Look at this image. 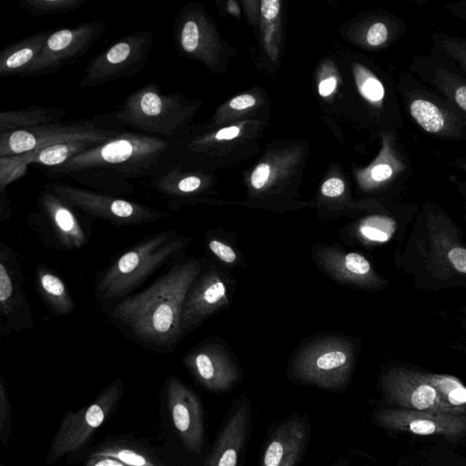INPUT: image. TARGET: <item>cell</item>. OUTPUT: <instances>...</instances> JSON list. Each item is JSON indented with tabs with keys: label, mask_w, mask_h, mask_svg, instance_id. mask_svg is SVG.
Masks as SVG:
<instances>
[{
	"label": "cell",
	"mask_w": 466,
	"mask_h": 466,
	"mask_svg": "<svg viewBox=\"0 0 466 466\" xmlns=\"http://www.w3.org/2000/svg\"><path fill=\"white\" fill-rule=\"evenodd\" d=\"M201 271L194 258L174 265L147 289L122 299L111 311V321L150 350H172L184 333V301Z\"/></svg>",
	"instance_id": "obj_1"
},
{
	"label": "cell",
	"mask_w": 466,
	"mask_h": 466,
	"mask_svg": "<svg viewBox=\"0 0 466 466\" xmlns=\"http://www.w3.org/2000/svg\"><path fill=\"white\" fill-rule=\"evenodd\" d=\"M175 164L173 138L126 130L65 164L47 170L53 176L66 177L75 171L96 168L132 180L153 178L164 174Z\"/></svg>",
	"instance_id": "obj_2"
},
{
	"label": "cell",
	"mask_w": 466,
	"mask_h": 466,
	"mask_svg": "<svg viewBox=\"0 0 466 466\" xmlns=\"http://www.w3.org/2000/svg\"><path fill=\"white\" fill-rule=\"evenodd\" d=\"M176 230H166L147 238L120 255L104 272L96 286L101 302L127 297L159 267L188 244Z\"/></svg>",
	"instance_id": "obj_3"
},
{
	"label": "cell",
	"mask_w": 466,
	"mask_h": 466,
	"mask_svg": "<svg viewBox=\"0 0 466 466\" xmlns=\"http://www.w3.org/2000/svg\"><path fill=\"white\" fill-rule=\"evenodd\" d=\"M127 127L116 111L66 122L18 129L0 134V157L25 154L43 147L76 140L105 143L123 132Z\"/></svg>",
	"instance_id": "obj_4"
},
{
	"label": "cell",
	"mask_w": 466,
	"mask_h": 466,
	"mask_svg": "<svg viewBox=\"0 0 466 466\" xmlns=\"http://www.w3.org/2000/svg\"><path fill=\"white\" fill-rule=\"evenodd\" d=\"M404 112L422 132L444 141L466 143V115L410 72L396 85Z\"/></svg>",
	"instance_id": "obj_5"
},
{
	"label": "cell",
	"mask_w": 466,
	"mask_h": 466,
	"mask_svg": "<svg viewBox=\"0 0 466 466\" xmlns=\"http://www.w3.org/2000/svg\"><path fill=\"white\" fill-rule=\"evenodd\" d=\"M191 109L181 94H165L157 83L149 82L130 93L116 111L123 125L138 133L174 138L182 135Z\"/></svg>",
	"instance_id": "obj_6"
},
{
	"label": "cell",
	"mask_w": 466,
	"mask_h": 466,
	"mask_svg": "<svg viewBox=\"0 0 466 466\" xmlns=\"http://www.w3.org/2000/svg\"><path fill=\"white\" fill-rule=\"evenodd\" d=\"M352 368V345L347 339L330 337L301 350L292 361L291 373L301 383L338 391L349 385Z\"/></svg>",
	"instance_id": "obj_7"
},
{
	"label": "cell",
	"mask_w": 466,
	"mask_h": 466,
	"mask_svg": "<svg viewBox=\"0 0 466 466\" xmlns=\"http://www.w3.org/2000/svg\"><path fill=\"white\" fill-rule=\"evenodd\" d=\"M47 189L76 209L117 226L143 225L167 217V214L142 203L66 183H49Z\"/></svg>",
	"instance_id": "obj_8"
},
{
	"label": "cell",
	"mask_w": 466,
	"mask_h": 466,
	"mask_svg": "<svg viewBox=\"0 0 466 466\" xmlns=\"http://www.w3.org/2000/svg\"><path fill=\"white\" fill-rule=\"evenodd\" d=\"M124 390L122 380L108 384L88 406L68 411L61 420L46 457L50 465L62 456L82 449L118 403Z\"/></svg>",
	"instance_id": "obj_9"
},
{
	"label": "cell",
	"mask_w": 466,
	"mask_h": 466,
	"mask_svg": "<svg viewBox=\"0 0 466 466\" xmlns=\"http://www.w3.org/2000/svg\"><path fill=\"white\" fill-rule=\"evenodd\" d=\"M153 39L147 30L119 37L89 61L79 86H96L138 74L148 60Z\"/></svg>",
	"instance_id": "obj_10"
},
{
	"label": "cell",
	"mask_w": 466,
	"mask_h": 466,
	"mask_svg": "<svg viewBox=\"0 0 466 466\" xmlns=\"http://www.w3.org/2000/svg\"><path fill=\"white\" fill-rule=\"evenodd\" d=\"M105 32V25L97 20L52 31L24 76L38 77L58 71L87 54Z\"/></svg>",
	"instance_id": "obj_11"
},
{
	"label": "cell",
	"mask_w": 466,
	"mask_h": 466,
	"mask_svg": "<svg viewBox=\"0 0 466 466\" xmlns=\"http://www.w3.org/2000/svg\"><path fill=\"white\" fill-rule=\"evenodd\" d=\"M307 415L294 413L274 423L268 431L258 466H299L310 440Z\"/></svg>",
	"instance_id": "obj_12"
},
{
	"label": "cell",
	"mask_w": 466,
	"mask_h": 466,
	"mask_svg": "<svg viewBox=\"0 0 466 466\" xmlns=\"http://www.w3.org/2000/svg\"><path fill=\"white\" fill-rule=\"evenodd\" d=\"M252 420L249 400L246 397L235 400L206 458L205 466H244Z\"/></svg>",
	"instance_id": "obj_13"
},
{
	"label": "cell",
	"mask_w": 466,
	"mask_h": 466,
	"mask_svg": "<svg viewBox=\"0 0 466 466\" xmlns=\"http://www.w3.org/2000/svg\"><path fill=\"white\" fill-rule=\"evenodd\" d=\"M166 396L173 425L182 444L191 453L200 455L205 444V421L198 396L174 376L167 380Z\"/></svg>",
	"instance_id": "obj_14"
},
{
	"label": "cell",
	"mask_w": 466,
	"mask_h": 466,
	"mask_svg": "<svg viewBox=\"0 0 466 466\" xmlns=\"http://www.w3.org/2000/svg\"><path fill=\"white\" fill-rule=\"evenodd\" d=\"M374 420L378 425L388 430L424 436L440 435L450 441H456L466 432V415L396 408L377 411Z\"/></svg>",
	"instance_id": "obj_15"
},
{
	"label": "cell",
	"mask_w": 466,
	"mask_h": 466,
	"mask_svg": "<svg viewBox=\"0 0 466 466\" xmlns=\"http://www.w3.org/2000/svg\"><path fill=\"white\" fill-rule=\"evenodd\" d=\"M0 313L15 331L33 327V315L24 289V276L15 252L0 244Z\"/></svg>",
	"instance_id": "obj_16"
},
{
	"label": "cell",
	"mask_w": 466,
	"mask_h": 466,
	"mask_svg": "<svg viewBox=\"0 0 466 466\" xmlns=\"http://www.w3.org/2000/svg\"><path fill=\"white\" fill-rule=\"evenodd\" d=\"M383 393L389 403L399 408L444 413L466 415V409L447 403L439 391L417 375L403 372L390 373L382 383Z\"/></svg>",
	"instance_id": "obj_17"
},
{
	"label": "cell",
	"mask_w": 466,
	"mask_h": 466,
	"mask_svg": "<svg viewBox=\"0 0 466 466\" xmlns=\"http://www.w3.org/2000/svg\"><path fill=\"white\" fill-rule=\"evenodd\" d=\"M184 364L206 390L225 392L238 384L239 370L227 351L218 345H206L188 352Z\"/></svg>",
	"instance_id": "obj_18"
},
{
	"label": "cell",
	"mask_w": 466,
	"mask_h": 466,
	"mask_svg": "<svg viewBox=\"0 0 466 466\" xmlns=\"http://www.w3.org/2000/svg\"><path fill=\"white\" fill-rule=\"evenodd\" d=\"M409 72L466 115V76L451 61L431 50L413 57Z\"/></svg>",
	"instance_id": "obj_19"
},
{
	"label": "cell",
	"mask_w": 466,
	"mask_h": 466,
	"mask_svg": "<svg viewBox=\"0 0 466 466\" xmlns=\"http://www.w3.org/2000/svg\"><path fill=\"white\" fill-rule=\"evenodd\" d=\"M228 304L226 284L217 270L197 278L184 301L181 314L183 332L198 326L218 309Z\"/></svg>",
	"instance_id": "obj_20"
},
{
	"label": "cell",
	"mask_w": 466,
	"mask_h": 466,
	"mask_svg": "<svg viewBox=\"0 0 466 466\" xmlns=\"http://www.w3.org/2000/svg\"><path fill=\"white\" fill-rule=\"evenodd\" d=\"M39 203L62 247L76 249L86 244V235L73 207L47 189L40 194Z\"/></svg>",
	"instance_id": "obj_21"
},
{
	"label": "cell",
	"mask_w": 466,
	"mask_h": 466,
	"mask_svg": "<svg viewBox=\"0 0 466 466\" xmlns=\"http://www.w3.org/2000/svg\"><path fill=\"white\" fill-rule=\"evenodd\" d=\"M316 257L323 268L334 279L346 283L362 284L371 273L370 262L356 252L335 248L318 250Z\"/></svg>",
	"instance_id": "obj_22"
},
{
	"label": "cell",
	"mask_w": 466,
	"mask_h": 466,
	"mask_svg": "<svg viewBox=\"0 0 466 466\" xmlns=\"http://www.w3.org/2000/svg\"><path fill=\"white\" fill-rule=\"evenodd\" d=\"M52 31H43L6 46L0 51V77L24 76Z\"/></svg>",
	"instance_id": "obj_23"
},
{
	"label": "cell",
	"mask_w": 466,
	"mask_h": 466,
	"mask_svg": "<svg viewBox=\"0 0 466 466\" xmlns=\"http://www.w3.org/2000/svg\"><path fill=\"white\" fill-rule=\"evenodd\" d=\"M69 111L62 107L30 106L0 113V134L60 122Z\"/></svg>",
	"instance_id": "obj_24"
},
{
	"label": "cell",
	"mask_w": 466,
	"mask_h": 466,
	"mask_svg": "<svg viewBox=\"0 0 466 466\" xmlns=\"http://www.w3.org/2000/svg\"><path fill=\"white\" fill-rule=\"evenodd\" d=\"M35 284L43 301L54 314L66 316L75 309L74 299L65 282L49 268H37Z\"/></svg>",
	"instance_id": "obj_25"
},
{
	"label": "cell",
	"mask_w": 466,
	"mask_h": 466,
	"mask_svg": "<svg viewBox=\"0 0 466 466\" xmlns=\"http://www.w3.org/2000/svg\"><path fill=\"white\" fill-rule=\"evenodd\" d=\"M101 144L103 143L93 140H76L43 147L25 154L16 155V157L22 163L27 166L37 163L45 166L46 168H51L59 167L72 157Z\"/></svg>",
	"instance_id": "obj_26"
},
{
	"label": "cell",
	"mask_w": 466,
	"mask_h": 466,
	"mask_svg": "<svg viewBox=\"0 0 466 466\" xmlns=\"http://www.w3.org/2000/svg\"><path fill=\"white\" fill-rule=\"evenodd\" d=\"M66 177L93 190L110 195H129L135 191L130 180L103 169H83L72 172Z\"/></svg>",
	"instance_id": "obj_27"
},
{
	"label": "cell",
	"mask_w": 466,
	"mask_h": 466,
	"mask_svg": "<svg viewBox=\"0 0 466 466\" xmlns=\"http://www.w3.org/2000/svg\"><path fill=\"white\" fill-rule=\"evenodd\" d=\"M106 456L116 459L129 466H163L147 452L126 442L115 441L103 444L88 457Z\"/></svg>",
	"instance_id": "obj_28"
},
{
	"label": "cell",
	"mask_w": 466,
	"mask_h": 466,
	"mask_svg": "<svg viewBox=\"0 0 466 466\" xmlns=\"http://www.w3.org/2000/svg\"><path fill=\"white\" fill-rule=\"evenodd\" d=\"M431 43L432 50L451 61L466 76V37L434 31Z\"/></svg>",
	"instance_id": "obj_29"
},
{
	"label": "cell",
	"mask_w": 466,
	"mask_h": 466,
	"mask_svg": "<svg viewBox=\"0 0 466 466\" xmlns=\"http://www.w3.org/2000/svg\"><path fill=\"white\" fill-rule=\"evenodd\" d=\"M87 0H21L17 8L35 16L54 15L81 8Z\"/></svg>",
	"instance_id": "obj_30"
},
{
	"label": "cell",
	"mask_w": 466,
	"mask_h": 466,
	"mask_svg": "<svg viewBox=\"0 0 466 466\" xmlns=\"http://www.w3.org/2000/svg\"><path fill=\"white\" fill-rule=\"evenodd\" d=\"M432 385L451 406L466 409V388L457 380L443 376H418Z\"/></svg>",
	"instance_id": "obj_31"
},
{
	"label": "cell",
	"mask_w": 466,
	"mask_h": 466,
	"mask_svg": "<svg viewBox=\"0 0 466 466\" xmlns=\"http://www.w3.org/2000/svg\"><path fill=\"white\" fill-rule=\"evenodd\" d=\"M28 166L22 163L16 156L0 157V192L5 191L13 182L24 177Z\"/></svg>",
	"instance_id": "obj_32"
},
{
	"label": "cell",
	"mask_w": 466,
	"mask_h": 466,
	"mask_svg": "<svg viewBox=\"0 0 466 466\" xmlns=\"http://www.w3.org/2000/svg\"><path fill=\"white\" fill-rule=\"evenodd\" d=\"M12 431V412L8 391L3 378L0 379V440L7 445Z\"/></svg>",
	"instance_id": "obj_33"
},
{
	"label": "cell",
	"mask_w": 466,
	"mask_h": 466,
	"mask_svg": "<svg viewBox=\"0 0 466 466\" xmlns=\"http://www.w3.org/2000/svg\"><path fill=\"white\" fill-rule=\"evenodd\" d=\"M208 248L215 256L225 263L232 264L237 259L235 250L224 242L212 239L208 242Z\"/></svg>",
	"instance_id": "obj_34"
},
{
	"label": "cell",
	"mask_w": 466,
	"mask_h": 466,
	"mask_svg": "<svg viewBox=\"0 0 466 466\" xmlns=\"http://www.w3.org/2000/svg\"><path fill=\"white\" fill-rule=\"evenodd\" d=\"M269 173L270 169L267 164H259L251 175V185L253 187L256 189L262 188L268 179Z\"/></svg>",
	"instance_id": "obj_35"
},
{
	"label": "cell",
	"mask_w": 466,
	"mask_h": 466,
	"mask_svg": "<svg viewBox=\"0 0 466 466\" xmlns=\"http://www.w3.org/2000/svg\"><path fill=\"white\" fill-rule=\"evenodd\" d=\"M345 189L341 179L332 177L325 181L321 187V192L324 196L334 198L341 195Z\"/></svg>",
	"instance_id": "obj_36"
},
{
	"label": "cell",
	"mask_w": 466,
	"mask_h": 466,
	"mask_svg": "<svg viewBox=\"0 0 466 466\" xmlns=\"http://www.w3.org/2000/svg\"><path fill=\"white\" fill-rule=\"evenodd\" d=\"M448 258L453 267L460 272L466 273V249L453 248L449 251Z\"/></svg>",
	"instance_id": "obj_37"
},
{
	"label": "cell",
	"mask_w": 466,
	"mask_h": 466,
	"mask_svg": "<svg viewBox=\"0 0 466 466\" xmlns=\"http://www.w3.org/2000/svg\"><path fill=\"white\" fill-rule=\"evenodd\" d=\"M442 8L466 24V0L446 3Z\"/></svg>",
	"instance_id": "obj_38"
},
{
	"label": "cell",
	"mask_w": 466,
	"mask_h": 466,
	"mask_svg": "<svg viewBox=\"0 0 466 466\" xmlns=\"http://www.w3.org/2000/svg\"><path fill=\"white\" fill-rule=\"evenodd\" d=\"M85 466H129L122 461L106 456L88 457L85 461Z\"/></svg>",
	"instance_id": "obj_39"
},
{
	"label": "cell",
	"mask_w": 466,
	"mask_h": 466,
	"mask_svg": "<svg viewBox=\"0 0 466 466\" xmlns=\"http://www.w3.org/2000/svg\"><path fill=\"white\" fill-rule=\"evenodd\" d=\"M279 11V0H263L261 2V13L267 19H273L277 16Z\"/></svg>",
	"instance_id": "obj_40"
},
{
	"label": "cell",
	"mask_w": 466,
	"mask_h": 466,
	"mask_svg": "<svg viewBox=\"0 0 466 466\" xmlns=\"http://www.w3.org/2000/svg\"><path fill=\"white\" fill-rule=\"evenodd\" d=\"M256 103L254 96L251 95H240L234 97L229 106L233 109L242 110L250 106H253Z\"/></svg>",
	"instance_id": "obj_41"
},
{
	"label": "cell",
	"mask_w": 466,
	"mask_h": 466,
	"mask_svg": "<svg viewBox=\"0 0 466 466\" xmlns=\"http://www.w3.org/2000/svg\"><path fill=\"white\" fill-rule=\"evenodd\" d=\"M239 134V128L238 127H224L218 130L215 136L218 140L232 139Z\"/></svg>",
	"instance_id": "obj_42"
},
{
	"label": "cell",
	"mask_w": 466,
	"mask_h": 466,
	"mask_svg": "<svg viewBox=\"0 0 466 466\" xmlns=\"http://www.w3.org/2000/svg\"><path fill=\"white\" fill-rule=\"evenodd\" d=\"M336 79L334 77H329L325 80H322L319 86V92L320 96H327L330 95L335 87H336Z\"/></svg>",
	"instance_id": "obj_43"
},
{
	"label": "cell",
	"mask_w": 466,
	"mask_h": 466,
	"mask_svg": "<svg viewBox=\"0 0 466 466\" xmlns=\"http://www.w3.org/2000/svg\"><path fill=\"white\" fill-rule=\"evenodd\" d=\"M362 233L369 238L373 240L385 241L388 239V236L386 233L376 228L366 227L362 228Z\"/></svg>",
	"instance_id": "obj_44"
},
{
	"label": "cell",
	"mask_w": 466,
	"mask_h": 466,
	"mask_svg": "<svg viewBox=\"0 0 466 466\" xmlns=\"http://www.w3.org/2000/svg\"><path fill=\"white\" fill-rule=\"evenodd\" d=\"M0 216L1 220L6 219L10 216V207L6 191L0 192Z\"/></svg>",
	"instance_id": "obj_45"
},
{
	"label": "cell",
	"mask_w": 466,
	"mask_h": 466,
	"mask_svg": "<svg viewBox=\"0 0 466 466\" xmlns=\"http://www.w3.org/2000/svg\"><path fill=\"white\" fill-rule=\"evenodd\" d=\"M330 466H356L348 457H339L335 460Z\"/></svg>",
	"instance_id": "obj_46"
},
{
	"label": "cell",
	"mask_w": 466,
	"mask_h": 466,
	"mask_svg": "<svg viewBox=\"0 0 466 466\" xmlns=\"http://www.w3.org/2000/svg\"><path fill=\"white\" fill-rule=\"evenodd\" d=\"M0 466H5V465L2 464V465H0Z\"/></svg>",
	"instance_id": "obj_47"
}]
</instances>
